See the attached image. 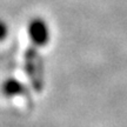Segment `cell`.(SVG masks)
<instances>
[{"instance_id":"obj_1","label":"cell","mask_w":127,"mask_h":127,"mask_svg":"<svg viewBox=\"0 0 127 127\" xmlns=\"http://www.w3.org/2000/svg\"><path fill=\"white\" fill-rule=\"evenodd\" d=\"M26 72L31 78L33 85L35 87H40L42 84V65L41 60L39 59V55L32 54L28 52L26 57Z\"/></svg>"},{"instance_id":"obj_2","label":"cell","mask_w":127,"mask_h":127,"mask_svg":"<svg viewBox=\"0 0 127 127\" xmlns=\"http://www.w3.org/2000/svg\"><path fill=\"white\" fill-rule=\"evenodd\" d=\"M30 36L32 41L36 45L44 46L48 42L50 39V28L48 25H46L45 21H42L41 19H35L33 20L30 25Z\"/></svg>"},{"instance_id":"obj_3","label":"cell","mask_w":127,"mask_h":127,"mask_svg":"<svg viewBox=\"0 0 127 127\" xmlns=\"http://www.w3.org/2000/svg\"><path fill=\"white\" fill-rule=\"evenodd\" d=\"M24 86L20 84V82L15 81V80H8L4 84V92L6 95L8 96H12V95H17V94H23L24 92Z\"/></svg>"},{"instance_id":"obj_4","label":"cell","mask_w":127,"mask_h":127,"mask_svg":"<svg viewBox=\"0 0 127 127\" xmlns=\"http://www.w3.org/2000/svg\"><path fill=\"white\" fill-rule=\"evenodd\" d=\"M7 31H8V28H7V26L5 25V23L0 21V40H2V39L6 38Z\"/></svg>"}]
</instances>
